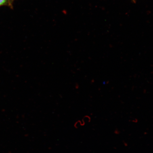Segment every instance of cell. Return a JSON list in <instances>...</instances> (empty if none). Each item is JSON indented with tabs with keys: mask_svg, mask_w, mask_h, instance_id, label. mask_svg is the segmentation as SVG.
Returning <instances> with one entry per match:
<instances>
[{
	"mask_svg": "<svg viewBox=\"0 0 153 153\" xmlns=\"http://www.w3.org/2000/svg\"><path fill=\"white\" fill-rule=\"evenodd\" d=\"M15 0H0V7L6 6L11 7H13V4Z\"/></svg>",
	"mask_w": 153,
	"mask_h": 153,
	"instance_id": "obj_1",
	"label": "cell"
}]
</instances>
